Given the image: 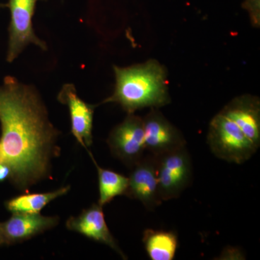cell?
Segmentation results:
<instances>
[{"mask_svg": "<svg viewBox=\"0 0 260 260\" xmlns=\"http://www.w3.org/2000/svg\"><path fill=\"white\" fill-rule=\"evenodd\" d=\"M0 164L10 168V182L28 192L51 179L53 159L61 153L60 133L35 87L5 77L0 85Z\"/></svg>", "mask_w": 260, "mask_h": 260, "instance_id": "1", "label": "cell"}, {"mask_svg": "<svg viewBox=\"0 0 260 260\" xmlns=\"http://www.w3.org/2000/svg\"><path fill=\"white\" fill-rule=\"evenodd\" d=\"M114 93L102 104L115 103L127 114L145 108L159 109L171 103L165 67L155 59L126 68L114 66Z\"/></svg>", "mask_w": 260, "mask_h": 260, "instance_id": "2", "label": "cell"}, {"mask_svg": "<svg viewBox=\"0 0 260 260\" xmlns=\"http://www.w3.org/2000/svg\"><path fill=\"white\" fill-rule=\"evenodd\" d=\"M207 143L217 158L239 165L249 160L260 147V142L222 109L210 121Z\"/></svg>", "mask_w": 260, "mask_h": 260, "instance_id": "3", "label": "cell"}, {"mask_svg": "<svg viewBox=\"0 0 260 260\" xmlns=\"http://www.w3.org/2000/svg\"><path fill=\"white\" fill-rule=\"evenodd\" d=\"M155 157L162 202L177 199L192 179V165L186 146Z\"/></svg>", "mask_w": 260, "mask_h": 260, "instance_id": "4", "label": "cell"}, {"mask_svg": "<svg viewBox=\"0 0 260 260\" xmlns=\"http://www.w3.org/2000/svg\"><path fill=\"white\" fill-rule=\"evenodd\" d=\"M37 0H9V39L7 61L13 62L29 44L47 50V44L37 37L32 28V16Z\"/></svg>", "mask_w": 260, "mask_h": 260, "instance_id": "5", "label": "cell"}, {"mask_svg": "<svg viewBox=\"0 0 260 260\" xmlns=\"http://www.w3.org/2000/svg\"><path fill=\"white\" fill-rule=\"evenodd\" d=\"M107 144L112 155L132 169L146 151L143 118L135 114H127L124 121L111 131Z\"/></svg>", "mask_w": 260, "mask_h": 260, "instance_id": "6", "label": "cell"}, {"mask_svg": "<svg viewBox=\"0 0 260 260\" xmlns=\"http://www.w3.org/2000/svg\"><path fill=\"white\" fill-rule=\"evenodd\" d=\"M145 150L159 156L186 146L180 130L172 124L158 109H150L143 118Z\"/></svg>", "mask_w": 260, "mask_h": 260, "instance_id": "7", "label": "cell"}, {"mask_svg": "<svg viewBox=\"0 0 260 260\" xmlns=\"http://www.w3.org/2000/svg\"><path fill=\"white\" fill-rule=\"evenodd\" d=\"M125 196L139 200L147 210L162 204L159 190L156 157L148 154L132 168Z\"/></svg>", "mask_w": 260, "mask_h": 260, "instance_id": "8", "label": "cell"}, {"mask_svg": "<svg viewBox=\"0 0 260 260\" xmlns=\"http://www.w3.org/2000/svg\"><path fill=\"white\" fill-rule=\"evenodd\" d=\"M58 101L67 106L71 120L72 134L77 142L88 151L93 143V123L95 107L82 100L73 84L63 85L58 94Z\"/></svg>", "mask_w": 260, "mask_h": 260, "instance_id": "9", "label": "cell"}, {"mask_svg": "<svg viewBox=\"0 0 260 260\" xmlns=\"http://www.w3.org/2000/svg\"><path fill=\"white\" fill-rule=\"evenodd\" d=\"M58 216L40 213H13L6 221L0 223L3 245L23 242L53 229L59 224Z\"/></svg>", "mask_w": 260, "mask_h": 260, "instance_id": "10", "label": "cell"}, {"mask_svg": "<svg viewBox=\"0 0 260 260\" xmlns=\"http://www.w3.org/2000/svg\"><path fill=\"white\" fill-rule=\"evenodd\" d=\"M66 227L68 230L79 233L88 239L106 244L122 259H127L108 227L103 207L98 203L84 210L78 216L70 217L67 221Z\"/></svg>", "mask_w": 260, "mask_h": 260, "instance_id": "11", "label": "cell"}, {"mask_svg": "<svg viewBox=\"0 0 260 260\" xmlns=\"http://www.w3.org/2000/svg\"><path fill=\"white\" fill-rule=\"evenodd\" d=\"M143 242L151 260H173L177 253L179 240L172 231L148 229L143 232Z\"/></svg>", "mask_w": 260, "mask_h": 260, "instance_id": "12", "label": "cell"}, {"mask_svg": "<svg viewBox=\"0 0 260 260\" xmlns=\"http://www.w3.org/2000/svg\"><path fill=\"white\" fill-rule=\"evenodd\" d=\"M70 186H65L55 191L20 195L5 203L7 209L12 213H40L51 201L66 194Z\"/></svg>", "mask_w": 260, "mask_h": 260, "instance_id": "13", "label": "cell"}, {"mask_svg": "<svg viewBox=\"0 0 260 260\" xmlns=\"http://www.w3.org/2000/svg\"><path fill=\"white\" fill-rule=\"evenodd\" d=\"M89 154L96 167L99 176V199L98 204L104 207L111 203L116 197L125 195L129 182L128 177L99 167L92 154L90 152Z\"/></svg>", "mask_w": 260, "mask_h": 260, "instance_id": "14", "label": "cell"}, {"mask_svg": "<svg viewBox=\"0 0 260 260\" xmlns=\"http://www.w3.org/2000/svg\"><path fill=\"white\" fill-rule=\"evenodd\" d=\"M10 168L5 164H0V182H4L6 180H9L10 177Z\"/></svg>", "mask_w": 260, "mask_h": 260, "instance_id": "15", "label": "cell"}, {"mask_svg": "<svg viewBox=\"0 0 260 260\" xmlns=\"http://www.w3.org/2000/svg\"><path fill=\"white\" fill-rule=\"evenodd\" d=\"M8 6V5L0 4V8H5V7Z\"/></svg>", "mask_w": 260, "mask_h": 260, "instance_id": "16", "label": "cell"}, {"mask_svg": "<svg viewBox=\"0 0 260 260\" xmlns=\"http://www.w3.org/2000/svg\"><path fill=\"white\" fill-rule=\"evenodd\" d=\"M3 245V240H2L1 234H0V246Z\"/></svg>", "mask_w": 260, "mask_h": 260, "instance_id": "17", "label": "cell"}]
</instances>
